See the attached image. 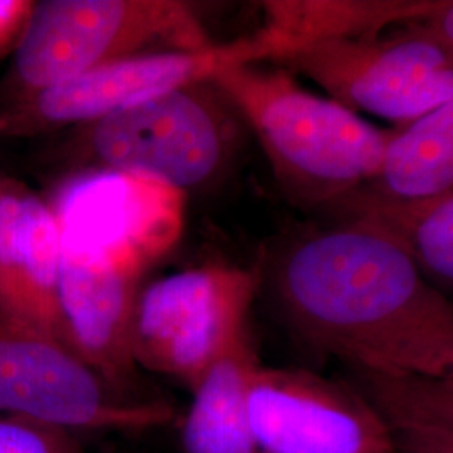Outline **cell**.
<instances>
[{
	"label": "cell",
	"mask_w": 453,
	"mask_h": 453,
	"mask_svg": "<svg viewBox=\"0 0 453 453\" xmlns=\"http://www.w3.org/2000/svg\"><path fill=\"white\" fill-rule=\"evenodd\" d=\"M292 336L346 370L453 380V299L359 220L311 226L259 269Z\"/></svg>",
	"instance_id": "cell-1"
},
{
	"label": "cell",
	"mask_w": 453,
	"mask_h": 453,
	"mask_svg": "<svg viewBox=\"0 0 453 453\" xmlns=\"http://www.w3.org/2000/svg\"><path fill=\"white\" fill-rule=\"evenodd\" d=\"M297 209L327 215L378 177L396 128H378L284 67L239 65L213 76Z\"/></svg>",
	"instance_id": "cell-2"
},
{
	"label": "cell",
	"mask_w": 453,
	"mask_h": 453,
	"mask_svg": "<svg viewBox=\"0 0 453 453\" xmlns=\"http://www.w3.org/2000/svg\"><path fill=\"white\" fill-rule=\"evenodd\" d=\"M247 131L234 103L211 78L71 128L61 153L67 173L128 172L188 194L226 175Z\"/></svg>",
	"instance_id": "cell-3"
},
{
	"label": "cell",
	"mask_w": 453,
	"mask_h": 453,
	"mask_svg": "<svg viewBox=\"0 0 453 453\" xmlns=\"http://www.w3.org/2000/svg\"><path fill=\"white\" fill-rule=\"evenodd\" d=\"M213 44L194 5L180 0L34 2L0 106L127 58Z\"/></svg>",
	"instance_id": "cell-4"
},
{
	"label": "cell",
	"mask_w": 453,
	"mask_h": 453,
	"mask_svg": "<svg viewBox=\"0 0 453 453\" xmlns=\"http://www.w3.org/2000/svg\"><path fill=\"white\" fill-rule=\"evenodd\" d=\"M0 417L78 434L157 430L179 423L180 413L116 388L65 344L0 312Z\"/></svg>",
	"instance_id": "cell-5"
},
{
	"label": "cell",
	"mask_w": 453,
	"mask_h": 453,
	"mask_svg": "<svg viewBox=\"0 0 453 453\" xmlns=\"http://www.w3.org/2000/svg\"><path fill=\"white\" fill-rule=\"evenodd\" d=\"M259 269L205 264L148 284L140 291L131 351L136 366L194 388L249 327Z\"/></svg>",
	"instance_id": "cell-6"
},
{
	"label": "cell",
	"mask_w": 453,
	"mask_h": 453,
	"mask_svg": "<svg viewBox=\"0 0 453 453\" xmlns=\"http://www.w3.org/2000/svg\"><path fill=\"white\" fill-rule=\"evenodd\" d=\"M301 74L355 113L402 128L453 99V52L408 24L372 37L341 39L273 63Z\"/></svg>",
	"instance_id": "cell-7"
},
{
	"label": "cell",
	"mask_w": 453,
	"mask_h": 453,
	"mask_svg": "<svg viewBox=\"0 0 453 453\" xmlns=\"http://www.w3.org/2000/svg\"><path fill=\"white\" fill-rule=\"evenodd\" d=\"M63 254L146 274L180 242L187 194L118 170L65 173L46 196Z\"/></svg>",
	"instance_id": "cell-8"
},
{
	"label": "cell",
	"mask_w": 453,
	"mask_h": 453,
	"mask_svg": "<svg viewBox=\"0 0 453 453\" xmlns=\"http://www.w3.org/2000/svg\"><path fill=\"white\" fill-rule=\"evenodd\" d=\"M259 65L252 35L198 50L127 58L0 106V138H31L93 123L226 67Z\"/></svg>",
	"instance_id": "cell-9"
},
{
	"label": "cell",
	"mask_w": 453,
	"mask_h": 453,
	"mask_svg": "<svg viewBox=\"0 0 453 453\" xmlns=\"http://www.w3.org/2000/svg\"><path fill=\"white\" fill-rule=\"evenodd\" d=\"M249 420L260 453H405L359 389L308 370L260 365Z\"/></svg>",
	"instance_id": "cell-10"
},
{
	"label": "cell",
	"mask_w": 453,
	"mask_h": 453,
	"mask_svg": "<svg viewBox=\"0 0 453 453\" xmlns=\"http://www.w3.org/2000/svg\"><path fill=\"white\" fill-rule=\"evenodd\" d=\"M63 252V250H61ZM143 273L63 254L58 289L63 340L108 383L125 391L134 374L133 314Z\"/></svg>",
	"instance_id": "cell-11"
},
{
	"label": "cell",
	"mask_w": 453,
	"mask_h": 453,
	"mask_svg": "<svg viewBox=\"0 0 453 453\" xmlns=\"http://www.w3.org/2000/svg\"><path fill=\"white\" fill-rule=\"evenodd\" d=\"M61 257L48 198L17 180L0 179V312L65 344L58 304Z\"/></svg>",
	"instance_id": "cell-12"
},
{
	"label": "cell",
	"mask_w": 453,
	"mask_h": 453,
	"mask_svg": "<svg viewBox=\"0 0 453 453\" xmlns=\"http://www.w3.org/2000/svg\"><path fill=\"white\" fill-rule=\"evenodd\" d=\"M438 0H267L252 34L260 65L299 49L341 39L372 37L428 16Z\"/></svg>",
	"instance_id": "cell-13"
},
{
	"label": "cell",
	"mask_w": 453,
	"mask_h": 453,
	"mask_svg": "<svg viewBox=\"0 0 453 453\" xmlns=\"http://www.w3.org/2000/svg\"><path fill=\"white\" fill-rule=\"evenodd\" d=\"M260 366L250 327L190 389L180 417L181 453H260L249 420V389Z\"/></svg>",
	"instance_id": "cell-14"
},
{
	"label": "cell",
	"mask_w": 453,
	"mask_h": 453,
	"mask_svg": "<svg viewBox=\"0 0 453 453\" xmlns=\"http://www.w3.org/2000/svg\"><path fill=\"white\" fill-rule=\"evenodd\" d=\"M326 217L359 220L387 234L437 289L453 299V192L398 202L357 190Z\"/></svg>",
	"instance_id": "cell-15"
},
{
	"label": "cell",
	"mask_w": 453,
	"mask_h": 453,
	"mask_svg": "<svg viewBox=\"0 0 453 453\" xmlns=\"http://www.w3.org/2000/svg\"><path fill=\"white\" fill-rule=\"evenodd\" d=\"M359 190L398 202L453 192V99L396 128L378 177Z\"/></svg>",
	"instance_id": "cell-16"
},
{
	"label": "cell",
	"mask_w": 453,
	"mask_h": 453,
	"mask_svg": "<svg viewBox=\"0 0 453 453\" xmlns=\"http://www.w3.org/2000/svg\"><path fill=\"white\" fill-rule=\"evenodd\" d=\"M388 421L402 447L453 453V380L348 370V378Z\"/></svg>",
	"instance_id": "cell-17"
},
{
	"label": "cell",
	"mask_w": 453,
	"mask_h": 453,
	"mask_svg": "<svg viewBox=\"0 0 453 453\" xmlns=\"http://www.w3.org/2000/svg\"><path fill=\"white\" fill-rule=\"evenodd\" d=\"M0 453H84L76 434L41 421L0 417Z\"/></svg>",
	"instance_id": "cell-18"
},
{
	"label": "cell",
	"mask_w": 453,
	"mask_h": 453,
	"mask_svg": "<svg viewBox=\"0 0 453 453\" xmlns=\"http://www.w3.org/2000/svg\"><path fill=\"white\" fill-rule=\"evenodd\" d=\"M33 9L31 0H0V58L14 52Z\"/></svg>",
	"instance_id": "cell-19"
},
{
	"label": "cell",
	"mask_w": 453,
	"mask_h": 453,
	"mask_svg": "<svg viewBox=\"0 0 453 453\" xmlns=\"http://www.w3.org/2000/svg\"><path fill=\"white\" fill-rule=\"evenodd\" d=\"M408 26L453 52V0H438L428 16Z\"/></svg>",
	"instance_id": "cell-20"
},
{
	"label": "cell",
	"mask_w": 453,
	"mask_h": 453,
	"mask_svg": "<svg viewBox=\"0 0 453 453\" xmlns=\"http://www.w3.org/2000/svg\"><path fill=\"white\" fill-rule=\"evenodd\" d=\"M405 453H441L434 449H426V447H402Z\"/></svg>",
	"instance_id": "cell-21"
}]
</instances>
